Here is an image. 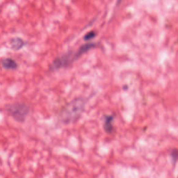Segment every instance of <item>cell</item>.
I'll return each mask as SVG.
<instances>
[{
    "mask_svg": "<svg viewBox=\"0 0 178 178\" xmlns=\"http://www.w3.org/2000/svg\"><path fill=\"white\" fill-rule=\"evenodd\" d=\"M86 100L83 97L74 98L63 107L59 113L58 120L62 124L68 125L79 119L84 112Z\"/></svg>",
    "mask_w": 178,
    "mask_h": 178,
    "instance_id": "cell-1",
    "label": "cell"
},
{
    "mask_svg": "<svg viewBox=\"0 0 178 178\" xmlns=\"http://www.w3.org/2000/svg\"><path fill=\"white\" fill-rule=\"evenodd\" d=\"M29 107L25 103L14 102L6 107L8 114L19 123H23L29 113Z\"/></svg>",
    "mask_w": 178,
    "mask_h": 178,
    "instance_id": "cell-2",
    "label": "cell"
},
{
    "mask_svg": "<svg viewBox=\"0 0 178 178\" xmlns=\"http://www.w3.org/2000/svg\"><path fill=\"white\" fill-rule=\"evenodd\" d=\"M74 62V54L72 52H69L56 57L50 65V70L51 71H55L61 68L69 66Z\"/></svg>",
    "mask_w": 178,
    "mask_h": 178,
    "instance_id": "cell-3",
    "label": "cell"
},
{
    "mask_svg": "<svg viewBox=\"0 0 178 178\" xmlns=\"http://www.w3.org/2000/svg\"><path fill=\"white\" fill-rule=\"evenodd\" d=\"M96 46V44L94 43H86L82 45L78 49L75 54H74V62L80 58L82 55L87 53L89 50L94 48Z\"/></svg>",
    "mask_w": 178,
    "mask_h": 178,
    "instance_id": "cell-4",
    "label": "cell"
},
{
    "mask_svg": "<svg viewBox=\"0 0 178 178\" xmlns=\"http://www.w3.org/2000/svg\"><path fill=\"white\" fill-rule=\"evenodd\" d=\"M104 124H103V129L106 133L110 134L112 133L113 130V127L112 123L114 118L112 115H107L104 117Z\"/></svg>",
    "mask_w": 178,
    "mask_h": 178,
    "instance_id": "cell-5",
    "label": "cell"
},
{
    "mask_svg": "<svg viewBox=\"0 0 178 178\" xmlns=\"http://www.w3.org/2000/svg\"><path fill=\"white\" fill-rule=\"evenodd\" d=\"M2 66L4 69L13 70L16 69L17 68L18 64L13 59L11 58H6L2 60Z\"/></svg>",
    "mask_w": 178,
    "mask_h": 178,
    "instance_id": "cell-6",
    "label": "cell"
},
{
    "mask_svg": "<svg viewBox=\"0 0 178 178\" xmlns=\"http://www.w3.org/2000/svg\"><path fill=\"white\" fill-rule=\"evenodd\" d=\"M11 47L13 50L18 51L21 49L25 45V42L20 38H13L11 41Z\"/></svg>",
    "mask_w": 178,
    "mask_h": 178,
    "instance_id": "cell-7",
    "label": "cell"
},
{
    "mask_svg": "<svg viewBox=\"0 0 178 178\" xmlns=\"http://www.w3.org/2000/svg\"><path fill=\"white\" fill-rule=\"evenodd\" d=\"M96 36V32L94 30L90 31L84 36V39L85 41H89L94 39Z\"/></svg>",
    "mask_w": 178,
    "mask_h": 178,
    "instance_id": "cell-8",
    "label": "cell"
},
{
    "mask_svg": "<svg viewBox=\"0 0 178 178\" xmlns=\"http://www.w3.org/2000/svg\"><path fill=\"white\" fill-rule=\"evenodd\" d=\"M172 156L174 159V161H176L178 159V150H173L172 153Z\"/></svg>",
    "mask_w": 178,
    "mask_h": 178,
    "instance_id": "cell-9",
    "label": "cell"
}]
</instances>
